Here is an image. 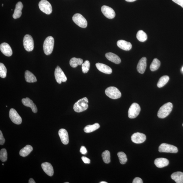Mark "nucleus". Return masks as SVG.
Returning a JSON list of instances; mask_svg holds the SVG:
<instances>
[{
	"instance_id": "1",
	"label": "nucleus",
	"mask_w": 183,
	"mask_h": 183,
	"mask_svg": "<svg viewBox=\"0 0 183 183\" xmlns=\"http://www.w3.org/2000/svg\"><path fill=\"white\" fill-rule=\"evenodd\" d=\"M173 107V104L171 102H167L164 104L159 109L157 114L158 117L160 119L166 117L172 111Z\"/></svg>"
},
{
	"instance_id": "2",
	"label": "nucleus",
	"mask_w": 183,
	"mask_h": 183,
	"mask_svg": "<svg viewBox=\"0 0 183 183\" xmlns=\"http://www.w3.org/2000/svg\"><path fill=\"white\" fill-rule=\"evenodd\" d=\"M88 100L86 97L79 99L73 106V109L76 112L80 113L87 110L88 108Z\"/></svg>"
},
{
	"instance_id": "3",
	"label": "nucleus",
	"mask_w": 183,
	"mask_h": 183,
	"mask_svg": "<svg viewBox=\"0 0 183 183\" xmlns=\"http://www.w3.org/2000/svg\"><path fill=\"white\" fill-rule=\"evenodd\" d=\"M54 40L52 37L50 36L46 38L43 45V51L46 55H48L51 54L54 50Z\"/></svg>"
},
{
	"instance_id": "4",
	"label": "nucleus",
	"mask_w": 183,
	"mask_h": 183,
	"mask_svg": "<svg viewBox=\"0 0 183 183\" xmlns=\"http://www.w3.org/2000/svg\"><path fill=\"white\" fill-rule=\"evenodd\" d=\"M105 93L109 98L113 99L119 98L122 96L119 90L114 87L108 88L105 90Z\"/></svg>"
},
{
	"instance_id": "5",
	"label": "nucleus",
	"mask_w": 183,
	"mask_h": 183,
	"mask_svg": "<svg viewBox=\"0 0 183 183\" xmlns=\"http://www.w3.org/2000/svg\"><path fill=\"white\" fill-rule=\"evenodd\" d=\"M72 19L76 24L82 28H86L88 23L85 18L80 14L76 13L74 15Z\"/></svg>"
},
{
	"instance_id": "6",
	"label": "nucleus",
	"mask_w": 183,
	"mask_h": 183,
	"mask_svg": "<svg viewBox=\"0 0 183 183\" xmlns=\"http://www.w3.org/2000/svg\"><path fill=\"white\" fill-rule=\"evenodd\" d=\"M141 110L140 106L136 103H134L129 107L128 111V117L129 119H133L139 114Z\"/></svg>"
},
{
	"instance_id": "7",
	"label": "nucleus",
	"mask_w": 183,
	"mask_h": 183,
	"mask_svg": "<svg viewBox=\"0 0 183 183\" xmlns=\"http://www.w3.org/2000/svg\"><path fill=\"white\" fill-rule=\"evenodd\" d=\"M23 45L26 51L30 52L34 48V42L33 38L31 35H26L23 38Z\"/></svg>"
},
{
	"instance_id": "8",
	"label": "nucleus",
	"mask_w": 183,
	"mask_h": 183,
	"mask_svg": "<svg viewBox=\"0 0 183 183\" xmlns=\"http://www.w3.org/2000/svg\"><path fill=\"white\" fill-rule=\"evenodd\" d=\"M160 152L177 153L178 151L177 147L174 146L166 143H162L159 147Z\"/></svg>"
},
{
	"instance_id": "9",
	"label": "nucleus",
	"mask_w": 183,
	"mask_h": 183,
	"mask_svg": "<svg viewBox=\"0 0 183 183\" xmlns=\"http://www.w3.org/2000/svg\"><path fill=\"white\" fill-rule=\"evenodd\" d=\"M40 9L43 12L48 15L51 14L52 11V5L47 0H42L39 4Z\"/></svg>"
},
{
	"instance_id": "10",
	"label": "nucleus",
	"mask_w": 183,
	"mask_h": 183,
	"mask_svg": "<svg viewBox=\"0 0 183 183\" xmlns=\"http://www.w3.org/2000/svg\"><path fill=\"white\" fill-rule=\"evenodd\" d=\"M55 78L58 83L61 84L62 82H65L67 78L63 71L61 68L58 66L55 71Z\"/></svg>"
},
{
	"instance_id": "11",
	"label": "nucleus",
	"mask_w": 183,
	"mask_h": 183,
	"mask_svg": "<svg viewBox=\"0 0 183 183\" xmlns=\"http://www.w3.org/2000/svg\"><path fill=\"white\" fill-rule=\"evenodd\" d=\"M9 117L12 122L16 125H20L22 123V118L14 109H11L9 112Z\"/></svg>"
},
{
	"instance_id": "12",
	"label": "nucleus",
	"mask_w": 183,
	"mask_h": 183,
	"mask_svg": "<svg viewBox=\"0 0 183 183\" xmlns=\"http://www.w3.org/2000/svg\"><path fill=\"white\" fill-rule=\"evenodd\" d=\"M102 13L109 19H114L116 16V13L113 9L106 5H103L101 8Z\"/></svg>"
},
{
	"instance_id": "13",
	"label": "nucleus",
	"mask_w": 183,
	"mask_h": 183,
	"mask_svg": "<svg viewBox=\"0 0 183 183\" xmlns=\"http://www.w3.org/2000/svg\"><path fill=\"white\" fill-rule=\"evenodd\" d=\"M146 139L145 134L137 132L132 136L131 140L133 143L137 144L143 143Z\"/></svg>"
},
{
	"instance_id": "14",
	"label": "nucleus",
	"mask_w": 183,
	"mask_h": 183,
	"mask_svg": "<svg viewBox=\"0 0 183 183\" xmlns=\"http://www.w3.org/2000/svg\"><path fill=\"white\" fill-rule=\"evenodd\" d=\"M0 49L2 52L7 57H9L12 55L13 52L11 47L7 43H2L0 46Z\"/></svg>"
},
{
	"instance_id": "15",
	"label": "nucleus",
	"mask_w": 183,
	"mask_h": 183,
	"mask_svg": "<svg viewBox=\"0 0 183 183\" xmlns=\"http://www.w3.org/2000/svg\"><path fill=\"white\" fill-rule=\"evenodd\" d=\"M58 134L63 144L66 145L69 143V135L66 129H60L58 132Z\"/></svg>"
},
{
	"instance_id": "16",
	"label": "nucleus",
	"mask_w": 183,
	"mask_h": 183,
	"mask_svg": "<svg viewBox=\"0 0 183 183\" xmlns=\"http://www.w3.org/2000/svg\"><path fill=\"white\" fill-rule=\"evenodd\" d=\"M22 104L26 107H30L32 111L34 113H36L37 112V109L36 105L28 97L26 98H23L22 100Z\"/></svg>"
},
{
	"instance_id": "17",
	"label": "nucleus",
	"mask_w": 183,
	"mask_h": 183,
	"mask_svg": "<svg viewBox=\"0 0 183 183\" xmlns=\"http://www.w3.org/2000/svg\"><path fill=\"white\" fill-rule=\"evenodd\" d=\"M96 66L97 68L100 71L106 74H111L112 72V70L111 68L107 65L102 63H97L96 64Z\"/></svg>"
},
{
	"instance_id": "18",
	"label": "nucleus",
	"mask_w": 183,
	"mask_h": 183,
	"mask_svg": "<svg viewBox=\"0 0 183 183\" xmlns=\"http://www.w3.org/2000/svg\"><path fill=\"white\" fill-rule=\"evenodd\" d=\"M42 167L44 172L50 176L54 175V168L51 164L49 162H44L42 164Z\"/></svg>"
},
{
	"instance_id": "19",
	"label": "nucleus",
	"mask_w": 183,
	"mask_h": 183,
	"mask_svg": "<svg viewBox=\"0 0 183 183\" xmlns=\"http://www.w3.org/2000/svg\"><path fill=\"white\" fill-rule=\"evenodd\" d=\"M147 67V58L145 57L142 58L138 64L137 69V71L143 74L146 70Z\"/></svg>"
},
{
	"instance_id": "20",
	"label": "nucleus",
	"mask_w": 183,
	"mask_h": 183,
	"mask_svg": "<svg viewBox=\"0 0 183 183\" xmlns=\"http://www.w3.org/2000/svg\"><path fill=\"white\" fill-rule=\"evenodd\" d=\"M117 44L120 48L125 51H129L132 48L131 43L124 40H120L118 41Z\"/></svg>"
},
{
	"instance_id": "21",
	"label": "nucleus",
	"mask_w": 183,
	"mask_h": 183,
	"mask_svg": "<svg viewBox=\"0 0 183 183\" xmlns=\"http://www.w3.org/2000/svg\"><path fill=\"white\" fill-rule=\"evenodd\" d=\"M108 60L115 64H119L121 62V60L119 56L111 52L107 53L105 55Z\"/></svg>"
},
{
	"instance_id": "22",
	"label": "nucleus",
	"mask_w": 183,
	"mask_h": 183,
	"mask_svg": "<svg viewBox=\"0 0 183 183\" xmlns=\"http://www.w3.org/2000/svg\"><path fill=\"white\" fill-rule=\"evenodd\" d=\"M23 8V5L21 2H19L16 5L13 17L14 19L19 18L22 14V10Z\"/></svg>"
},
{
	"instance_id": "23",
	"label": "nucleus",
	"mask_w": 183,
	"mask_h": 183,
	"mask_svg": "<svg viewBox=\"0 0 183 183\" xmlns=\"http://www.w3.org/2000/svg\"><path fill=\"white\" fill-rule=\"evenodd\" d=\"M156 166L158 168H162L168 166L169 161L168 159L164 158L156 159L154 161Z\"/></svg>"
},
{
	"instance_id": "24",
	"label": "nucleus",
	"mask_w": 183,
	"mask_h": 183,
	"mask_svg": "<svg viewBox=\"0 0 183 183\" xmlns=\"http://www.w3.org/2000/svg\"><path fill=\"white\" fill-rule=\"evenodd\" d=\"M171 178L177 183H183V173L177 172L171 175Z\"/></svg>"
},
{
	"instance_id": "25",
	"label": "nucleus",
	"mask_w": 183,
	"mask_h": 183,
	"mask_svg": "<svg viewBox=\"0 0 183 183\" xmlns=\"http://www.w3.org/2000/svg\"><path fill=\"white\" fill-rule=\"evenodd\" d=\"M26 81L29 83H33L37 81L36 77L33 73L29 71H26L25 73Z\"/></svg>"
},
{
	"instance_id": "26",
	"label": "nucleus",
	"mask_w": 183,
	"mask_h": 183,
	"mask_svg": "<svg viewBox=\"0 0 183 183\" xmlns=\"http://www.w3.org/2000/svg\"><path fill=\"white\" fill-rule=\"evenodd\" d=\"M33 148L31 146L27 145L20 150L19 154L23 157L28 155L33 150Z\"/></svg>"
},
{
	"instance_id": "27",
	"label": "nucleus",
	"mask_w": 183,
	"mask_h": 183,
	"mask_svg": "<svg viewBox=\"0 0 183 183\" xmlns=\"http://www.w3.org/2000/svg\"><path fill=\"white\" fill-rule=\"evenodd\" d=\"M83 61L81 58L73 57L71 59L70 61V64L71 67L73 68L81 65L83 64Z\"/></svg>"
},
{
	"instance_id": "28",
	"label": "nucleus",
	"mask_w": 183,
	"mask_h": 183,
	"mask_svg": "<svg viewBox=\"0 0 183 183\" xmlns=\"http://www.w3.org/2000/svg\"><path fill=\"white\" fill-rule=\"evenodd\" d=\"M100 128V125L98 123H95L93 125H88L84 129V131L86 133H90Z\"/></svg>"
},
{
	"instance_id": "29",
	"label": "nucleus",
	"mask_w": 183,
	"mask_h": 183,
	"mask_svg": "<svg viewBox=\"0 0 183 183\" xmlns=\"http://www.w3.org/2000/svg\"><path fill=\"white\" fill-rule=\"evenodd\" d=\"M161 62L157 58L153 60L150 66V70L152 71H154L157 70L161 66Z\"/></svg>"
},
{
	"instance_id": "30",
	"label": "nucleus",
	"mask_w": 183,
	"mask_h": 183,
	"mask_svg": "<svg viewBox=\"0 0 183 183\" xmlns=\"http://www.w3.org/2000/svg\"><path fill=\"white\" fill-rule=\"evenodd\" d=\"M169 77L167 75H164L161 77L159 79V80L157 84V86L158 88H161L162 87L166 85L167 82L169 81Z\"/></svg>"
},
{
	"instance_id": "31",
	"label": "nucleus",
	"mask_w": 183,
	"mask_h": 183,
	"mask_svg": "<svg viewBox=\"0 0 183 183\" xmlns=\"http://www.w3.org/2000/svg\"><path fill=\"white\" fill-rule=\"evenodd\" d=\"M137 40L140 42H144L147 39V34L143 30L139 31L136 35Z\"/></svg>"
},
{
	"instance_id": "32",
	"label": "nucleus",
	"mask_w": 183,
	"mask_h": 183,
	"mask_svg": "<svg viewBox=\"0 0 183 183\" xmlns=\"http://www.w3.org/2000/svg\"><path fill=\"white\" fill-rule=\"evenodd\" d=\"M103 161L106 164H109L111 161L110 153L108 150H106L102 154Z\"/></svg>"
},
{
	"instance_id": "33",
	"label": "nucleus",
	"mask_w": 183,
	"mask_h": 183,
	"mask_svg": "<svg viewBox=\"0 0 183 183\" xmlns=\"http://www.w3.org/2000/svg\"><path fill=\"white\" fill-rule=\"evenodd\" d=\"M117 155L119 158L120 163L122 164H125L128 160L125 153L122 152H119L117 153Z\"/></svg>"
},
{
	"instance_id": "34",
	"label": "nucleus",
	"mask_w": 183,
	"mask_h": 183,
	"mask_svg": "<svg viewBox=\"0 0 183 183\" xmlns=\"http://www.w3.org/2000/svg\"><path fill=\"white\" fill-rule=\"evenodd\" d=\"M7 70L6 68L2 63H0V77L5 78L7 76Z\"/></svg>"
},
{
	"instance_id": "35",
	"label": "nucleus",
	"mask_w": 183,
	"mask_h": 183,
	"mask_svg": "<svg viewBox=\"0 0 183 183\" xmlns=\"http://www.w3.org/2000/svg\"><path fill=\"white\" fill-rule=\"evenodd\" d=\"M0 159L2 162H5L7 160V152L6 150L2 149L0 152Z\"/></svg>"
},
{
	"instance_id": "36",
	"label": "nucleus",
	"mask_w": 183,
	"mask_h": 183,
	"mask_svg": "<svg viewBox=\"0 0 183 183\" xmlns=\"http://www.w3.org/2000/svg\"><path fill=\"white\" fill-rule=\"evenodd\" d=\"M90 67V62L88 60L85 61L82 64V71L84 73H86L89 71Z\"/></svg>"
},
{
	"instance_id": "37",
	"label": "nucleus",
	"mask_w": 183,
	"mask_h": 183,
	"mask_svg": "<svg viewBox=\"0 0 183 183\" xmlns=\"http://www.w3.org/2000/svg\"><path fill=\"white\" fill-rule=\"evenodd\" d=\"M5 140L1 131H0V144L2 145L5 143Z\"/></svg>"
},
{
	"instance_id": "38",
	"label": "nucleus",
	"mask_w": 183,
	"mask_h": 183,
	"mask_svg": "<svg viewBox=\"0 0 183 183\" xmlns=\"http://www.w3.org/2000/svg\"><path fill=\"white\" fill-rule=\"evenodd\" d=\"M81 159L85 164H89L90 163V160L89 158L85 157V156H82L81 157Z\"/></svg>"
},
{
	"instance_id": "39",
	"label": "nucleus",
	"mask_w": 183,
	"mask_h": 183,
	"mask_svg": "<svg viewBox=\"0 0 183 183\" xmlns=\"http://www.w3.org/2000/svg\"><path fill=\"white\" fill-rule=\"evenodd\" d=\"M172 1L176 4L181 6L183 8V0H172Z\"/></svg>"
},
{
	"instance_id": "40",
	"label": "nucleus",
	"mask_w": 183,
	"mask_h": 183,
	"mask_svg": "<svg viewBox=\"0 0 183 183\" xmlns=\"http://www.w3.org/2000/svg\"><path fill=\"white\" fill-rule=\"evenodd\" d=\"M80 152L82 154L85 155L87 154V150L84 146H82L80 149Z\"/></svg>"
},
{
	"instance_id": "41",
	"label": "nucleus",
	"mask_w": 183,
	"mask_h": 183,
	"mask_svg": "<svg viewBox=\"0 0 183 183\" xmlns=\"http://www.w3.org/2000/svg\"><path fill=\"white\" fill-rule=\"evenodd\" d=\"M143 181L142 179L139 178H136L133 180V183H143Z\"/></svg>"
},
{
	"instance_id": "42",
	"label": "nucleus",
	"mask_w": 183,
	"mask_h": 183,
	"mask_svg": "<svg viewBox=\"0 0 183 183\" xmlns=\"http://www.w3.org/2000/svg\"><path fill=\"white\" fill-rule=\"evenodd\" d=\"M29 183H35L36 182L34 180L33 178H30L29 181Z\"/></svg>"
},
{
	"instance_id": "43",
	"label": "nucleus",
	"mask_w": 183,
	"mask_h": 183,
	"mask_svg": "<svg viewBox=\"0 0 183 183\" xmlns=\"http://www.w3.org/2000/svg\"><path fill=\"white\" fill-rule=\"evenodd\" d=\"M125 1L127 2H132L136 1V0H125Z\"/></svg>"
},
{
	"instance_id": "44",
	"label": "nucleus",
	"mask_w": 183,
	"mask_h": 183,
	"mask_svg": "<svg viewBox=\"0 0 183 183\" xmlns=\"http://www.w3.org/2000/svg\"><path fill=\"white\" fill-rule=\"evenodd\" d=\"M100 183H107V182H106L105 181H102L100 182Z\"/></svg>"
},
{
	"instance_id": "45",
	"label": "nucleus",
	"mask_w": 183,
	"mask_h": 183,
	"mask_svg": "<svg viewBox=\"0 0 183 183\" xmlns=\"http://www.w3.org/2000/svg\"><path fill=\"white\" fill-rule=\"evenodd\" d=\"M182 72H183V67H182Z\"/></svg>"
},
{
	"instance_id": "46",
	"label": "nucleus",
	"mask_w": 183,
	"mask_h": 183,
	"mask_svg": "<svg viewBox=\"0 0 183 183\" xmlns=\"http://www.w3.org/2000/svg\"><path fill=\"white\" fill-rule=\"evenodd\" d=\"M65 183H69V182H65Z\"/></svg>"
},
{
	"instance_id": "47",
	"label": "nucleus",
	"mask_w": 183,
	"mask_h": 183,
	"mask_svg": "<svg viewBox=\"0 0 183 183\" xmlns=\"http://www.w3.org/2000/svg\"><path fill=\"white\" fill-rule=\"evenodd\" d=\"M3 6V4H2V6Z\"/></svg>"
},
{
	"instance_id": "48",
	"label": "nucleus",
	"mask_w": 183,
	"mask_h": 183,
	"mask_svg": "<svg viewBox=\"0 0 183 183\" xmlns=\"http://www.w3.org/2000/svg\"><path fill=\"white\" fill-rule=\"evenodd\" d=\"M6 107H7L8 106H6Z\"/></svg>"
},
{
	"instance_id": "49",
	"label": "nucleus",
	"mask_w": 183,
	"mask_h": 183,
	"mask_svg": "<svg viewBox=\"0 0 183 183\" xmlns=\"http://www.w3.org/2000/svg\"><path fill=\"white\" fill-rule=\"evenodd\" d=\"M2 164V165H4V164Z\"/></svg>"
},
{
	"instance_id": "50",
	"label": "nucleus",
	"mask_w": 183,
	"mask_h": 183,
	"mask_svg": "<svg viewBox=\"0 0 183 183\" xmlns=\"http://www.w3.org/2000/svg\"><path fill=\"white\" fill-rule=\"evenodd\" d=\"M182 126H183V124H182Z\"/></svg>"
}]
</instances>
